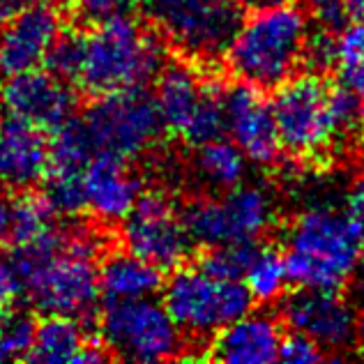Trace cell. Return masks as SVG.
<instances>
[{"label":"cell","mask_w":364,"mask_h":364,"mask_svg":"<svg viewBox=\"0 0 364 364\" xmlns=\"http://www.w3.org/2000/svg\"><path fill=\"white\" fill-rule=\"evenodd\" d=\"M46 65L92 97L146 88L166 65L164 40L129 14L63 33Z\"/></svg>","instance_id":"obj_1"},{"label":"cell","mask_w":364,"mask_h":364,"mask_svg":"<svg viewBox=\"0 0 364 364\" xmlns=\"http://www.w3.org/2000/svg\"><path fill=\"white\" fill-rule=\"evenodd\" d=\"M100 249L102 237L90 226L65 224L49 245L9 256L18 293L44 316L88 318L102 298Z\"/></svg>","instance_id":"obj_2"},{"label":"cell","mask_w":364,"mask_h":364,"mask_svg":"<svg viewBox=\"0 0 364 364\" xmlns=\"http://www.w3.org/2000/svg\"><path fill=\"white\" fill-rule=\"evenodd\" d=\"M274 90L277 136L291 157H328L364 134V102L318 74L291 76Z\"/></svg>","instance_id":"obj_3"},{"label":"cell","mask_w":364,"mask_h":364,"mask_svg":"<svg viewBox=\"0 0 364 364\" xmlns=\"http://www.w3.org/2000/svg\"><path fill=\"white\" fill-rule=\"evenodd\" d=\"M311 28L304 7L274 0L249 9L224 51V63L237 81L274 90L298 74Z\"/></svg>","instance_id":"obj_4"},{"label":"cell","mask_w":364,"mask_h":364,"mask_svg":"<svg viewBox=\"0 0 364 364\" xmlns=\"http://www.w3.org/2000/svg\"><path fill=\"white\" fill-rule=\"evenodd\" d=\"M282 254L291 284L341 291L364 263V233L343 210L314 205L286 228Z\"/></svg>","instance_id":"obj_5"},{"label":"cell","mask_w":364,"mask_h":364,"mask_svg":"<svg viewBox=\"0 0 364 364\" xmlns=\"http://www.w3.org/2000/svg\"><path fill=\"white\" fill-rule=\"evenodd\" d=\"M161 304L185 337L203 341L247 314L254 300L242 279L182 263L161 284Z\"/></svg>","instance_id":"obj_6"},{"label":"cell","mask_w":364,"mask_h":364,"mask_svg":"<svg viewBox=\"0 0 364 364\" xmlns=\"http://www.w3.org/2000/svg\"><path fill=\"white\" fill-rule=\"evenodd\" d=\"M100 339L107 355L155 364L185 355V334L161 300H111L100 314Z\"/></svg>","instance_id":"obj_7"},{"label":"cell","mask_w":364,"mask_h":364,"mask_svg":"<svg viewBox=\"0 0 364 364\" xmlns=\"http://www.w3.org/2000/svg\"><path fill=\"white\" fill-rule=\"evenodd\" d=\"M155 33L191 63L222 58L242 18L231 0H146Z\"/></svg>","instance_id":"obj_8"},{"label":"cell","mask_w":364,"mask_h":364,"mask_svg":"<svg viewBox=\"0 0 364 364\" xmlns=\"http://www.w3.org/2000/svg\"><path fill=\"white\" fill-rule=\"evenodd\" d=\"M155 107L164 134L189 146L224 134V90L191 65H164L157 74Z\"/></svg>","instance_id":"obj_9"},{"label":"cell","mask_w":364,"mask_h":364,"mask_svg":"<svg viewBox=\"0 0 364 364\" xmlns=\"http://www.w3.org/2000/svg\"><path fill=\"white\" fill-rule=\"evenodd\" d=\"M79 120L92 155L127 161L150 152L164 134L155 100L143 88L102 95Z\"/></svg>","instance_id":"obj_10"},{"label":"cell","mask_w":364,"mask_h":364,"mask_svg":"<svg viewBox=\"0 0 364 364\" xmlns=\"http://www.w3.org/2000/svg\"><path fill=\"white\" fill-rule=\"evenodd\" d=\"M194 245L217 247L258 242L274 224L272 196L258 185H237L217 196L198 198L182 213Z\"/></svg>","instance_id":"obj_11"},{"label":"cell","mask_w":364,"mask_h":364,"mask_svg":"<svg viewBox=\"0 0 364 364\" xmlns=\"http://www.w3.org/2000/svg\"><path fill=\"white\" fill-rule=\"evenodd\" d=\"M120 235L127 252L141 256L161 272L187 263L194 249L182 213L159 191H141L139 200L120 222Z\"/></svg>","instance_id":"obj_12"},{"label":"cell","mask_w":364,"mask_h":364,"mask_svg":"<svg viewBox=\"0 0 364 364\" xmlns=\"http://www.w3.org/2000/svg\"><path fill=\"white\" fill-rule=\"evenodd\" d=\"M282 323L328 353L346 350L358 337V314L341 291L300 289L282 298Z\"/></svg>","instance_id":"obj_13"},{"label":"cell","mask_w":364,"mask_h":364,"mask_svg":"<svg viewBox=\"0 0 364 364\" xmlns=\"http://www.w3.org/2000/svg\"><path fill=\"white\" fill-rule=\"evenodd\" d=\"M0 107L7 116L53 132L74 116L76 95L63 76L37 67L0 81Z\"/></svg>","instance_id":"obj_14"},{"label":"cell","mask_w":364,"mask_h":364,"mask_svg":"<svg viewBox=\"0 0 364 364\" xmlns=\"http://www.w3.org/2000/svg\"><path fill=\"white\" fill-rule=\"evenodd\" d=\"M63 35V18L40 0L21 7L0 26V81L44 67Z\"/></svg>","instance_id":"obj_15"},{"label":"cell","mask_w":364,"mask_h":364,"mask_svg":"<svg viewBox=\"0 0 364 364\" xmlns=\"http://www.w3.org/2000/svg\"><path fill=\"white\" fill-rule=\"evenodd\" d=\"M224 134L242 150L249 164L270 166L282 152L272 104L256 85L237 81L224 90Z\"/></svg>","instance_id":"obj_16"},{"label":"cell","mask_w":364,"mask_h":364,"mask_svg":"<svg viewBox=\"0 0 364 364\" xmlns=\"http://www.w3.org/2000/svg\"><path fill=\"white\" fill-rule=\"evenodd\" d=\"M83 213L102 224H120L141 196V180L127 159L92 155L81 171Z\"/></svg>","instance_id":"obj_17"},{"label":"cell","mask_w":364,"mask_h":364,"mask_svg":"<svg viewBox=\"0 0 364 364\" xmlns=\"http://www.w3.org/2000/svg\"><path fill=\"white\" fill-rule=\"evenodd\" d=\"M284 323L267 311L242 314L213 337L210 358L226 364H270L279 360Z\"/></svg>","instance_id":"obj_18"},{"label":"cell","mask_w":364,"mask_h":364,"mask_svg":"<svg viewBox=\"0 0 364 364\" xmlns=\"http://www.w3.org/2000/svg\"><path fill=\"white\" fill-rule=\"evenodd\" d=\"M49 171V141L44 132L3 113L0 116V185L31 189Z\"/></svg>","instance_id":"obj_19"},{"label":"cell","mask_w":364,"mask_h":364,"mask_svg":"<svg viewBox=\"0 0 364 364\" xmlns=\"http://www.w3.org/2000/svg\"><path fill=\"white\" fill-rule=\"evenodd\" d=\"M107 350L95 346L79 318L72 316H44L35 325L28 360L44 364H88L107 360Z\"/></svg>","instance_id":"obj_20"},{"label":"cell","mask_w":364,"mask_h":364,"mask_svg":"<svg viewBox=\"0 0 364 364\" xmlns=\"http://www.w3.org/2000/svg\"><path fill=\"white\" fill-rule=\"evenodd\" d=\"M161 284L159 267L127 249L109 254L100 265V293L107 302L152 298L161 291Z\"/></svg>","instance_id":"obj_21"},{"label":"cell","mask_w":364,"mask_h":364,"mask_svg":"<svg viewBox=\"0 0 364 364\" xmlns=\"http://www.w3.org/2000/svg\"><path fill=\"white\" fill-rule=\"evenodd\" d=\"M191 168H194L198 182H203L208 189L226 191L245 182L249 159L226 134H219L215 139H208L194 146Z\"/></svg>","instance_id":"obj_22"},{"label":"cell","mask_w":364,"mask_h":364,"mask_svg":"<svg viewBox=\"0 0 364 364\" xmlns=\"http://www.w3.org/2000/svg\"><path fill=\"white\" fill-rule=\"evenodd\" d=\"M63 226V217L51 208L44 194H26L14 200L7 240L12 242L14 252H26V249H35L55 240Z\"/></svg>","instance_id":"obj_23"},{"label":"cell","mask_w":364,"mask_h":364,"mask_svg":"<svg viewBox=\"0 0 364 364\" xmlns=\"http://www.w3.org/2000/svg\"><path fill=\"white\" fill-rule=\"evenodd\" d=\"M337 85L364 102V23L353 21L332 35V65Z\"/></svg>","instance_id":"obj_24"},{"label":"cell","mask_w":364,"mask_h":364,"mask_svg":"<svg viewBox=\"0 0 364 364\" xmlns=\"http://www.w3.org/2000/svg\"><path fill=\"white\" fill-rule=\"evenodd\" d=\"M242 284L247 286L254 302L272 304L277 300H282L291 286L284 254L279 249L258 245L242 274Z\"/></svg>","instance_id":"obj_25"},{"label":"cell","mask_w":364,"mask_h":364,"mask_svg":"<svg viewBox=\"0 0 364 364\" xmlns=\"http://www.w3.org/2000/svg\"><path fill=\"white\" fill-rule=\"evenodd\" d=\"M258 242H233V245H217L208 247V252L198 258V265H203L205 270L233 277V279H242L249 261L256 252Z\"/></svg>","instance_id":"obj_26"},{"label":"cell","mask_w":364,"mask_h":364,"mask_svg":"<svg viewBox=\"0 0 364 364\" xmlns=\"http://www.w3.org/2000/svg\"><path fill=\"white\" fill-rule=\"evenodd\" d=\"M35 323L26 314L9 311L0 318V362H14L28 358Z\"/></svg>","instance_id":"obj_27"},{"label":"cell","mask_w":364,"mask_h":364,"mask_svg":"<svg viewBox=\"0 0 364 364\" xmlns=\"http://www.w3.org/2000/svg\"><path fill=\"white\" fill-rule=\"evenodd\" d=\"M132 0H70L72 16L83 26H97L127 14Z\"/></svg>","instance_id":"obj_28"},{"label":"cell","mask_w":364,"mask_h":364,"mask_svg":"<svg viewBox=\"0 0 364 364\" xmlns=\"http://www.w3.org/2000/svg\"><path fill=\"white\" fill-rule=\"evenodd\" d=\"M325 358H328V353H325L318 343L298 332L284 337L282 348H279V360L286 364H314Z\"/></svg>","instance_id":"obj_29"},{"label":"cell","mask_w":364,"mask_h":364,"mask_svg":"<svg viewBox=\"0 0 364 364\" xmlns=\"http://www.w3.org/2000/svg\"><path fill=\"white\" fill-rule=\"evenodd\" d=\"M298 5L304 7V12L321 18L328 28H337L346 16V0H298Z\"/></svg>","instance_id":"obj_30"},{"label":"cell","mask_w":364,"mask_h":364,"mask_svg":"<svg viewBox=\"0 0 364 364\" xmlns=\"http://www.w3.org/2000/svg\"><path fill=\"white\" fill-rule=\"evenodd\" d=\"M18 279L12 267V261L5 256H0V318L12 311L14 300L18 298Z\"/></svg>","instance_id":"obj_31"},{"label":"cell","mask_w":364,"mask_h":364,"mask_svg":"<svg viewBox=\"0 0 364 364\" xmlns=\"http://www.w3.org/2000/svg\"><path fill=\"white\" fill-rule=\"evenodd\" d=\"M343 213L350 217V222L355 224L360 231L364 233V173L355 178V182L348 189L346 196V208Z\"/></svg>","instance_id":"obj_32"},{"label":"cell","mask_w":364,"mask_h":364,"mask_svg":"<svg viewBox=\"0 0 364 364\" xmlns=\"http://www.w3.org/2000/svg\"><path fill=\"white\" fill-rule=\"evenodd\" d=\"M12 210H14V200L9 198L5 185H0V240H7L9 224H12Z\"/></svg>","instance_id":"obj_33"},{"label":"cell","mask_w":364,"mask_h":364,"mask_svg":"<svg viewBox=\"0 0 364 364\" xmlns=\"http://www.w3.org/2000/svg\"><path fill=\"white\" fill-rule=\"evenodd\" d=\"M31 3H40V0H0V21L12 16L14 12H18V9ZM46 3H49V0H46Z\"/></svg>","instance_id":"obj_34"},{"label":"cell","mask_w":364,"mask_h":364,"mask_svg":"<svg viewBox=\"0 0 364 364\" xmlns=\"http://www.w3.org/2000/svg\"><path fill=\"white\" fill-rule=\"evenodd\" d=\"M346 16L364 23V0H346Z\"/></svg>","instance_id":"obj_35"},{"label":"cell","mask_w":364,"mask_h":364,"mask_svg":"<svg viewBox=\"0 0 364 364\" xmlns=\"http://www.w3.org/2000/svg\"><path fill=\"white\" fill-rule=\"evenodd\" d=\"M233 5H237L240 9H256V7H263L267 3H274V0H231Z\"/></svg>","instance_id":"obj_36"},{"label":"cell","mask_w":364,"mask_h":364,"mask_svg":"<svg viewBox=\"0 0 364 364\" xmlns=\"http://www.w3.org/2000/svg\"><path fill=\"white\" fill-rule=\"evenodd\" d=\"M353 279H355V293H358V298H360L362 304H364V270H362V267L358 270V274L353 277Z\"/></svg>","instance_id":"obj_37"},{"label":"cell","mask_w":364,"mask_h":364,"mask_svg":"<svg viewBox=\"0 0 364 364\" xmlns=\"http://www.w3.org/2000/svg\"><path fill=\"white\" fill-rule=\"evenodd\" d=\"M355 341H360V346L364 350V314L358 316V337H355Z\"/></svg>","instance_id":"obj_38"}]
</instances>
